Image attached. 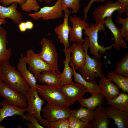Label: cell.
<instances>
[{
  "instance_id": "obj_4",
  "label": "cell",
  "mask_w": 128,
  "mask_h": 128,
  "mask_svg": "<svg viewBox=\"0 0 128 128\" xmlns=\"http://www.w3.org/2000/svg\"><path fill=\"white\" fill-rule=\"evenodd\" d=\"M37 90L47 103L50 104L66 108L70 105L58 87L50 86L44 84H37Z\"/></svg>"
},
{
  "instance_id": "obj_43",
  "label": "cell",
  "mask_w": 128,
  "mask_h": 128,
  "mask_svg": "<svg viewBox=\"0 0 128 128\" xmlns=\"http://www.w3.org/2000/svg\"><path fill=\"white\" fill-rule=\"evenodd\" d=\"M52 0H38L40 2H41L42 1H44L47 4H49L50 2Z\"/></svg>"
},
{
  "instance_id": "obj_13",
  "label": "cell",
  "mask_w": 128,
  "mask_h": 128,
  "mask_svg": "<svg viewBox=\"0 0 128 128\" xmlns=\"http://www.w3.org/2000/svg\"><path fill=\"white\" fill-rule=\"evenodd\" d=\"M69 18L73 25L69 33V39L71 42L83 44L85 40L82 38V31L90 26L89 24L75 15L73 16H69Z\"/></svg>"
},
{
  "instance_id": "obj_21",
  "label": "cell",
  "mask_w": 128,
  "mask_h": 128,
  "mask_svg": "<svg viewBox=\"0 0 128 128\" xmlns=\"http://www.w3.org/2000/svg\"><path fill=\"white\" fill-rule=\"evenodd\" d=\"M99 85L100 92L104 95L107 101L114 98L120 93L117 86L105 76L101 78Z\"/></svg>"
},
{
  "instance_id": "obj_9",
  "label": "cell",
  "mask_w": 128,
  "mask_h": 128,
  "mask_svg": "<svg viewBox=\"0 0 128 128\" xmlns=\"http://www.w3.org/2000/svg\"><path fill=\"white\" fill-rule=\"evenodd\" d=\"M42 50L38 56L56 70H59L58 65V54L53 41L43 38L40 42Z\"/></svg>"
},
{
  "instance_id": "obj_28",
  "label": "cell",
  "mask_w": 128,
  "mask_h": 128,
  "mask_svg": "<svg viewBox=\"0 0 128 128\" xmlns=\"http://www.w3.org/2000/svg\"><path fill=\"white\" fill-rule=\"evenodd\" d=\"M73 76L74 82L79 83L83 85L86 88L88 92L92 95L98 92H100L99 85L95 81H88L85 80L81 74L76 72L73 68Z\"/></svg>"
},
{
  "instance_id": "obj_12",
  "label": "cell",
  "mask_w": 128,
  "mask_h": 128,
  "mask_svg": "<svg viewBox=\"0 0 128 128\" xmlns=\"http://www.w3.org/2000/svg\"><path fill=\"white\" fill-rule=\"evenodd\" d=\"M71 110L66 108L47 103L42 108V112L47 124L60 119H67L71 115Z\"/></svg>"
},
{
  "instance_id": "obj_45",
  "label": "cell",
  "mask_w": 128,
  "mask_h": 128,
  "mask_svg": "<svg viewBox=\"0 0 128 128\" xmlns=\"http://www.w3.org/2000/svg\"><path fill=\"white\" fill-rule=\"evenodd\" d=\"M105 0H100V2H104L105 1Z\"/></svg>"
},
{
  "instance_id": "obj_11",
  "label": "cell",
  "mask_w": 128,
  "mask_h": 128,
  "mask_svg": "<svg viewBox=\"0 0 128 128\" xmlns=\"http://www.w3.org/2000/svg\"><path fill=\"white\" fill-rule=\"evenodd\" d=\"M58 87L70 105L80 100L87 92L83 85L78 82L63 85Z\"/></svg>"
},
{
  "instance_id": "obj_25",
  "label": "cell",
  "mask_w": 128,
  "mask_h": 128,
  "mask_svg": "<svg viewBox=\"0 0 128 128\" xmlns=\"http://www.w3.org/2000/svg\"><path fill=\"white\" fill-rule=\"evenodd\" d=\"M104 97V95L101 92H98L92 94L91 97L88 98L82 97L78 101L81 106L94 111L97 106L103 103Z\"/></svg>"
},
{
  "instance_id": "obj_30",
  "label": "cell",
  "mask_w": 128,
  "mask_h": 128,
  "mask_svg": "<svg viewBox=\"0 0 128 128\" xmlns=\"http://www.w3.org/2000/svg\"><path fill=\"white\" fill-rule=\"evenodd\" d=\"M94 113V111L81 106L79 109L71 110V115L83 122H89L92 119Z\"/></svg>"
},
{
  "instance_id": "obj_32",
  "label": "cell",
  "mask_w": 128,
  "mask_h": 128,
  "mask_svg": "<svg viewBox=\"0 0 128 128\" xmlns=\"http://www.w3.org/2000/svg\"><path fill=\"white\" fill-rule=\"evenodd\" d=\"M80 0H61V8L63 11L66 8L72 9L71 13H77L80 9Z\"/></svg>"
},
{
  "instance_id": "obj_1",
  "label": "cell",
  "mask_w": 128,
  "mask_h": 128,
  "mask_svg": "<svg viewBox=\"0 0 128 128\" xmlns=\"http://www.w3.org/2000/svg\"><path fill=\"white\" fill-rule=\"evenodd\" d=\"M0 80L15 90L23 93L27 100L30 87L19 71L11 65L9 61L0 62Z\"/></svg>"
},
{
  "instance_id": "obj_20",
  "label": "cell",
  "mask_w": 128,
  "mask_h": 128,
  "mask_svg": "<svg viewBox=\"0 0 128 128\" xmlns=\"http://www.w3.org/2000/svg\"><path fill=\"white\" fill-rule=\"evenodd\" d=\"M113 15L107 18L104 20V24L110 30L113 35L114 43L113 44V47L119 51L121 47L127 49V47L121 36L120 29L113 22Z\"/></svg>"
},
{
  "instance_id": "obj_27",
  "label": "cell",
  "mask_w": 128,
  "mask_h": 128,
  "mask_svg": "<svg viewBox=\"0 0 128 128\" xmlns=\"http://www.w3.org/2000/svg\"><path fill=\"white\" fill-rule=\"evenodd\" d=\"M110 106L128 112V94L122 91L114 98L107 101Z\"/></svg>"
},
{
  "instance_id": "obj_31",
  "label": "cell",
  "mask_w": 128,
  "mask_h": 128,
  "mask_svg": "<svg viewBox=\"0 0 128 128\" xmlns=\"http://www.w3.org/2000/svg\"><path fill=\"white\" fill-rule=\"evenodd\" d=\"M114 72L116 74L128 78V53L127 52L116 64Z\"/></svg>"
},
{
  "instance_id": "obj_44",
  "label": "cell",
  "mask_w": 128,
  "mask_h": 128,
  "mask_svg": "<svg viewBox=\"0 0 128 128\" xmlns=\"http://www.w3.org/2000/svg\"><path fill=\"white\" fill-rule=\"evenodd\" d=\"M6 127L2 126L0 123V128H5Z\"/></svg>"
},
{
  "instance_id": "obj_16",
  "label": "cell",
  "mask_w": 128,
  "mask_h": 128,
  "mask_svg": "<svg viewBox=\"0 0 128 128\" xmlns=\"http://www.w3.org/2000/svg\"><path fill=\"white\" fill-rule=\"evenodd\" d=\"M0 105L2 107L0 108V123L4 119L9 117L18 115L23 121H26V118L24 113L26 111V109L11 105L5 100L0 102Z\"/></svg>"
},
{
  "instance_id": "obj_36",
  "label": "cell",
  "mask_w": 128,
  "mask_h": 128,
  "mask_svg": "<svg viewBox=\"0 0 128 128\" xmlns=\"http://www.w3.org/2000/svg\"><path fill=\"white\" fill-rule=\"evenodd\" d=\"M26 121L29 123L27 122L25 123V125L27 127L29 128H44L39 123L38 120L36 118L29 115L27 114L25 115Z\"/></svg>"
},
{
  "instance_id": "obj_40",
  "label": "cell",
  "mask_w": 128,
  "mask_h": 128,
  "mask_svg": "<svg viewBox=\"0 0 128 128\" xmlns=\"http://www.w3.org/2000/svg\"><path fill=\"white\" fill-rule=\"evenodd\" d=\"M117 1L128 9V0H117Z\"/></svg>"
},
{
  "instance_id": "obj_14",
  "label": "cell",
  "mask_w": 128,
  "mask_h": 128,
  "mask_svg": "<svg viewBox=\"0 0 128 128\" xmlns=\"http://www.w3.org/2000/svg\"><path fill=\"white\" fill-rule=\"evenodd\" d=\"M63 11L64 16L63 23L56 27L54 31L57 35L60 42L64 45V48L66 49L70 46L69 35L72 27L69 25L68 18L71 11L68 8L65 9Z\"/></svg>"
},
{
  "instance_id": "obj_42",
  "label": "cell",
  "mask_w": 128,
  "mask_h": 128,
  "mask_svg": "<svg viewBox=\"0 0 128 128\" xmlns=\"http://www.w3.org/2000/svg\"><path fill=\"white\" fill-rule=\"evenodd\" d=\"M6 21L5 19H0V27L1 24L5 23Z\"/></svg>"
},
{
  "instance_id": "obj_23",
  "label": "cell",
  "mask_w": 128,
  "mask_h": 128,
  "mask_svg": "<svg viewBox=\"0 0 128 128\" xmlns=\"http://www.w3.org/2000/svg\"><path fill=\"white\" fill-rule=\"evenodd\" d=\"M24 56L22 53H21L20 57L17 64V69L30 88L37 89L36 79L33 74L27 69V64L24 60Z\"/></svg>"
},
{
  "instance_id": "obj_29",
  "label": "cell",
  "mask_w": 128,
  "mask_h": 128,
  "mask_svg": "<svg viewBox=\"0 0 128 128\" xmlns=\"http://www.w3.org/2000/svg\"><path fill=\"white\" fill-rule=\"evenodd\" d=\"M106 76L107 78L116 83L118 87L122 89V91L128 93V77L116 74L114 71L108 73Z\"/></svg>"
},
{
  "instance_id": "obj_18",
  "label": "cell",
  "mask_w": 128,
  "mask_h": 128,
  "mask_svg": "<svg viewBox=\"0 0 128 128\" xmlns=\"http://www.w3.org/2000/svg\"><path fill=\"white\" fill-rule=\"evenodd\" d=\"M72 50V45L70 46L68 48H64L63 49L65 55V59L63 61L64 67L63 71L61 73L60 78L61 84L60 86L74 83L72 80V76H73L74 72L73 69L69 66L71 60V54Z\"/></svg>"
},
{
  "instance_id": "obj_6",
  "label": "cell",
  "mask_w": 128,
  "mask_h": 128,
  "mask_svg": "<svg viewBox=\"0 0 128 128\" xmlns=\"http://www.w3.org/2000/svg\"><path fill=\"white\" fill-rule=\"evenodd\" d=\"M27 101L26 109L27 114L37 118L41 124L47 128V124L41 114L42 105L45 101L44 99L39 97L37 89L30 88Z\"/></svg>"
},
{
  "instance_id": "obj_35",
  "label": "cell",
  "mask_w": 128,
  "mask_h": 128,
  "mask_svg": "<svg viewBox=\"0 0 128 128\" xmlns=\"http://www.w3.org/2000/svg\"><path fill=\"white\" fill-rule=\"evenodd\" d=\"M48 128H69V121L67 119L64 118L48 123Z\"/></svg>"
},
{
  "instance_id": "obj_22",
  "label": "cell",
  "mask_w": 128,
  "mask_h": 128,
  "mask_svg": "<svg viewBox=\"0 0 128 128\" xmlns=\"http://www.w3.org/2000/svg\"><path fill=\"white\" fill-rule=\"evenodd\" d=\"M18 3H13L10 6L6 7L0 5V19L9 18L16 24L23 22V15L17 9Z\"/></svg>"
},
{
  "instance_id": "obj_34",
  "label": "cell",
  "mask_w": 128,
  "mask_h": 128,
  "mask_svg": "<svg viewBox=\"0 0 128 128\" xmlns=\"http://www.w3.org/2000/svg\"><path fill=\"white\" fill-rule=\"evenodd\" d=\"M69 128H88L89 122H83L71 115L67 118Z\"/></svg>"
},
{
  "instance_id": "obj_17",
  "label": "cell",
  "mask_w": 128,
  "mask_h": 128,
  "mask_svg": "<svg viewBox=\"0 0 128 128\" xmlns=\"http://www.w3.org/2000/svg\"><path fill=\"white\" fill-rule=\"evenodd\" d=\"M70 62L69 65L76 71L82 69L85 63V53L83 44L73 42Z\"/></svg>"
},
{
  "instance_id": "obj_38",
  "label": "cell",
  "mask_w": 128,
  "mask_h": 128,
  "mask_svg": "<svg viewBox=\"0 0 128 128\" xmlns=\"http://www.w3.org/2000/svg\"><path fill=\"white\" fill-rule=\"evenodd\" d=\"M100 2V0H90L88 5L85 7L83 10V19L85 20L87 18V14L89 10L91 5L95 2Z\"/></svg>"
},
{
  "instance_id": "obj_33",
  "label": "cell",
  "mask_w": 128,
  "mask_h": 128,
  "mask_svg": "<svg viewBox=\"0 0 128 128\" xmlns=\"http://www.w3.org/2000/svg\"><path fill=\"white\" fill-rule=\"evenodd\" d=\"M115 22L121 24L122 27L120 29L121 35L123 38H124L128 41V16L126 18H122L118 15L115 19Z\"/></svg>"
},
{
  "instance_id": "obj_8",
  "label": "cell",
  "mask_w": 128,
  "mask_h": 128,
  "mask_svg": "<svg viewBox=\"0 0 128 128\" xmlns=\"http://www.w3.org/2000/svg\"><path fill=\"white\" fill-rule=\"evenodd\" d=\"M0 96L9 104L26 108L27 101L24 95L14 89L0 80Z\"/></svg>"
},
{
  "instance_id": "obj_41",
  "label": "cell",
  "mask_w": 128,
  "mask_h": 128,
  "mask_svg": "<svg viewBox=\"0 0 128 128\" xmlns=\"http://www.w3.org/2000/svg\"><path fill=\"white\" fill-rule=\"evenodd\" d=\"M25 23L27 29L31 30L33 27L34 24L31 21H28L25 22Z\"/></svg>"
},
{
  "instance_id": "obj_2",
  "label": "cell",
  "mask_w": 128,
  "mask_h": 128,
  "mask_svg": "<svg viewBox=\"0 0 128 128\" xmlns=\"http://www.w3.org/2000/svg\"><path fill=\"white\" fill-rule=\"evenodd\" d=\"M83 44L85 54V63L82 68L79 70L81 74L86 80L95 81L96 78H101L104 76L103 69L100 59L93 56L91 57L88 53V37H85Z\"/></svg>"
},
{
  "instance_id": "obj_39",
  "label": "cell",
  "mask_w": 128,
  "mask_h": 128,
  "mask_svg": "<svg viewBox=\"0 0 128 128\" xmlns=\"http://www.w3.org/2000/svg\"><path fill=\"white\" fill-rule=\"evenodd\" d=\"M19 30L21 32H25L27 28L26 26L25 22H22L19 24L18 25Z\"/></svg>"
},
{
  "instance_id": "obj_19",
  "label": "cell",
  "mask_w": 128,
  "mask_h": 128,
  "mask_svg": "<svg viewBox=\"0 0 128 128\" xmlns=\"http://www.w3.org/2000/svg\"><path fill=\"white\" fill-rule=\"evenodd\" d=\"M105 109L109 118L113 119L118 128H128V112L111 106Z\"/></svg>"
},
{
  "instance_id": "obj_5",
  "label": "cell",
  "mask_w": 128,
  "mask_h": 128,
  "mask_svg": "<svg viewBox=\"0 0 128 128\" xmlns=\"http://www.w3.org/2000/svg\"><path fill=\"white\" fill-rule=\"evenodd\" d=\"M116 11H117L118 16H120L124 12L128 14V9L121 5L117 1L113 2L111 1L105 2L104 5H101L94 10L93 14L96 25L100 22L104 21L105 18L113 15Z\"/></svg>"
},
{
  "instance_id": "obj_10",
  "label": "cell",
  "mask_w": 128,
  "mask_h": 128,
  "mask_svg": "<svg viewBox=\"0 0 128 128\" xmlns=\"http://www.w3.org/2000/svg\"><path fill=\"white\" fill-rule=\"evenodd\" d=\"M61 0H57L54 5L41 8L38 11L33 13H29L27 15L36 21L40 19L48 20L62 17L64 15L61 7Z\"/></svg>"
},
{
  "instance_id": "obj_26",
  "label": "cell",
  "mask_w": 128,
  "mask_h": 128,
  "mask_svg": "<svg viewBox=\"0 0 128 128\" xmlns=\"http://www.w3.org/2000/svg\"><path fill=\"white\" fill-rule=\"evenodd\" d=\"M7 33L2 26L0 27V62L4 60L9 61L12 55L11 48L7 49V44L8 41L7 38Z\"/></svg>"
},
{
  "instance_id": "obj_24",
  "label": "cell",
  "mask_w": 128,
  "mask_h": 128,
  "mask_svg": "<svg viewBox=\"0 0 128 128\" xmlns=\"http://www.w3.org/2000/svg\"><path fill=\"white\" fill-rule=\"evenodd\" d=\"M41 73L38 79L40 82L50 86H60L61 73L59 70L53 72L45 71Z\"/></svg>"
},
{
  "instance_id": "obj_3",
  "label": "cell",
  "mask_w": 128,
  "mask_h": 128,
  "mask_svg": "<svg viewBox=\"0 0 128 128\" xmlns=\"http://www.w3.org/2000/svg\"><path fill=\"white\" fill-rule=\"evenodd\" d=\"M104 20L96 25L91 23L89 27L84 29V34L88 38V48L90 53L93 56L100 59L102 57L100 55L105 53L107 50H110L113 47L112 44L109 46L104 47L100 45L98 42V33L99 31H104L105 29L104 23Z\"/></svg>"
},
{
  "instance_id": "obj_37",
  "label": "cell",
  "mask_w": 128,
  "mask_h": 128,
  "mask_svg": "<svg viewBox=\"0 0 128 128\" xmlns=\"http://www.w3.org/2000/svg\"><path fill=\"white\" fill-rule=\"evenodd\" d=\"M27 0H0V3L3 6H7L13 3H16L21 5L24 4Z\"/></svg>"
},
{
  "instance_id": "obj_15",
  "label": "cell",
  "mask_w": 128,
  "mask_h": 128,
  "mask_svg": "<svg viewBox=\"0 0 128 128\" xmlns=\"http://www.w3.org/2000/svg\"><path fill=\"white\" fill-rule=\"evenodd\" d=\"M109 119L105 107L100 105L94 110L93 118L89 122L88 128H108L111 122Z\"/></svg>"
},
{
  "instance_id": "obj_7",
  "label": "cell",
  "mask_w": 128,
  "mask_h": 128,
  "mask_svg": "<svg viewBox=\"0 0 128 128\" xmlns=\"http://www.w3.org/2000/svg\"><path fill=\"white\" fill-rule=\"evenodd\" d=\"M24 60L29 65V69L36 79H38L41 73L45 71L53 72L56 70L43 60L35 53L32 49H28Z\"/></svg>"
}]
</instances>
